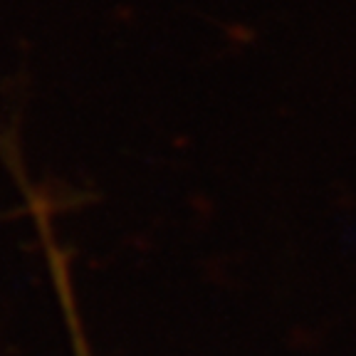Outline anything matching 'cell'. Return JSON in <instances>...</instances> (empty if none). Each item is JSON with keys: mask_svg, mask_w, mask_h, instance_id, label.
<instances>
[{"mask_svg": "<svg viewBox=\"0 0 356 356\" xmlns=\"http://www.w3.org/2000/svg\"><path fill=\"white\" fill-rule=\"evenodd\" d=\"M28 203L30 213H33V220L38 225L40 240L44 245V257H47V265H50L52 282L57 289V300L62 305V314H65L67 332H70V346H72V356H95L92 344H89V337L84 332L82 314H79V302L74 297L72 287V275H70V265H67V255L62 250V245L57 243L55 230H52L50 222V211H47V203L44 198H40L38 193L28 191Z\"/></svg>", "mask_w": 356, "mask_h": 356, "instance_id": "6da1fadb", "label": "cell"}]
</instances>
